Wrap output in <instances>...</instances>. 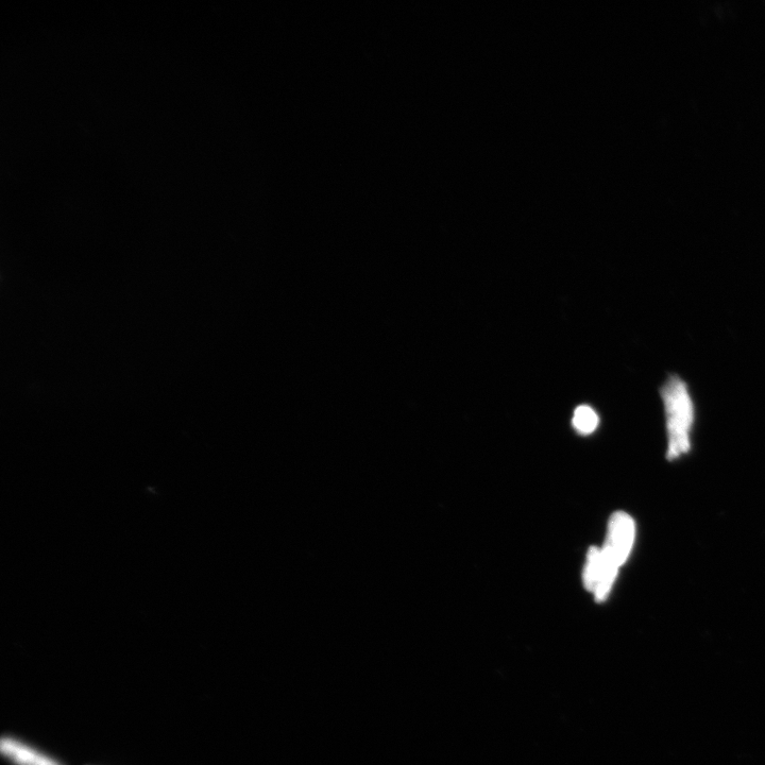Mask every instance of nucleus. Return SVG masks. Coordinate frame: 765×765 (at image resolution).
Returning <instances> with one entry per match:
<instances>
[{
  "instance_id": "f257e3e1",
  "label": "nucleus",
  "mask_w": 765,
  "mask_h": 765,
  "mask_svg": "<svg viewBox=\"0 0 765 765\" xmlns=\"http://www.w3.org/2000/svg\"><path fill=\"white\" fill-rule=\"evenodd\" d=\"M665 407L669 439L668 457L674 459L690 448V432L694 421V403L688 384L676 374H670L660 388Z\"/></svg>"
},
{
  "instance_id": "f03ea898",
  "label": "nucleus",
  "mask_w": 765,
  "mask_h": 765,
  "mask_svg": "<svg viewBox=\"0 0 765 765\" xmlns=\"http://www.w3.org/2000/svg\"><path fill=\"white\" fill-rule=\"evenodd\" d=\"M635 539V523L625 513H616L611 517L605 546L604 556L620 568L631 553Z\"/></svg>"
},
{
  "instance_id": "7ed1b4c3",
  "label": "nucleus",
  "mask_w": 765,
  "mask_h": 765,
  "mask_svg": "<svg viewBox=\"0 0 765 765\" xmlns=\"http://www.w3.org/2000/svg\"><path fill=\"white\" fill-rule=\"evenodd\" d=\"M0 751L16 765H62L57 760L11 738H3Z\"/></svg>"
},
{
  "instance_id": "20e7f679",
  "label": "nucleus",
  "mask_w": 765,
  "mask_h": 765,
  "mask_svg": "<svg viewBox=\"0 0 765 765\" xmlns=\"http://www.w3.org/2000/svg\"><path fill=\"white\" fill-rule=\"evenodd\" d=\"M600 424V416L589 404L578 405L573 413L572 427L576 433L591 435L597 431Z\"/></svg>"
},
{
  "instance_id": "39448f33",
  "label": "nucleus",
  "mask_w": 765,
  "mask_h": 765,
  "mask_svg": "<svg viewBox=\"0 0 765 765\" xmlns=\"http://www.w3.org/2000/svg\"><path fill=\"white\" fill-rule=\"evenodd\" d=\"M602 560V550L599 548H591L588 552L587 563L584 570V585L585 588L591 592H594L597 587Z\"/></svg>"
}]
</instances>
